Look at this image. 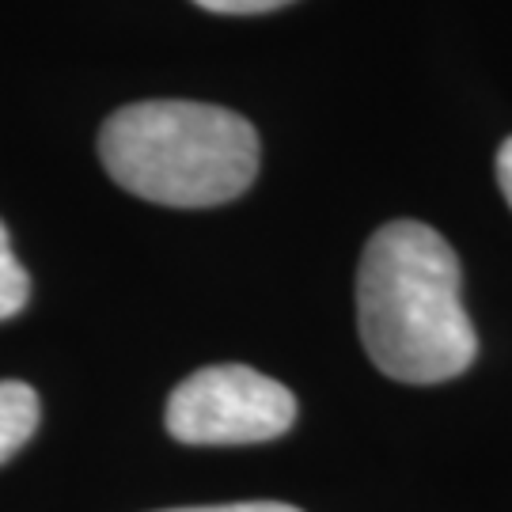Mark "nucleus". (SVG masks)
Returning a JSON list of instances; mask_svg holds the SVG:
<instances>
[{
    "label": "nucleus",
    "instance_id": "1",
    "mask_svg": "<svg viewBox=\"0 0 512 512\" xmlns=\"http://www.w3.org/2000/svg\"><path fill=\"white\" fill-rule=\"evenodd\" d=\"M357 327L372 365L399 384H444L478 353L459 258L437 228L391 220L357 266Z\"/></svg>",
    "mask_w": 512,
    "mask_h": 512
},
{
    "label": "nucleus",
    "instance_id": "2",
    "mask_svg": "<svg viewBox=\"0 0 512 512\" xmlns=\"http://www.w3.org/2000/svg\"><path fill=\"white\" fill-rule=\"evenodd\" d=\"M114 183L156 205L209 209L239 198L258 175V133L236 110L152 99L114 110L99 129Z\"/></svg>",
    "mask_w": 512,
    "mask_h": 512
},
{
    "label": "nucleus",
    "instance_id": "3",
    "mask_svg": "<svg viewBox=\"0 0 512 512\" xmlns=\"http://www.w3.org/2000/svg\"><path fill=\"white\" fill-rule=\"evenodd\" d=\"M167 433L179 444H262L296 425V399L285 384L247 365H209L186 376L167 399Z\"/></svg>",
    "mask_w": 512,
    "mask_h": 512
},
{
    "label": "nucleus",
    "instance_id": "4",
    "mask_svg": "<svg viewBox=\"0 0 512 512\" xmlns=\"http://www.w3.org/2000/svg\"><path fill=\"white\" fill-rule=\"evenodd\" d=\"M38 418H42V406H38L35 387L23 380H0V463H8L35 437Z\"/></svg>",
    "mask_w": 512,
    "mask_h": 512
},
{
    "label": "nucleus",
    "instance_id": "5",
    "mask_svg": "<svg viewBox=\"0 0 512 512\" xmlns=\"http://www.w3.org/2000/svg\"><path fill=\"white\" fill-rule=\"evenodd\" d=\"M31 300V277L19 266V258L12 255V243H8V228L0 220V323L12 319L27 308Z\"/></svg>",
    "mask_w": 512,
    "mask_h": 512
},
{
    "label": "nucleus",
    "instance_id": "6",
    "mask_svg": "<svg viewBox=\"0 0 512 512\" xmlns=\"http://www.w3.org/2000/svg\"><path fill=\"white\" fill-rule=\"evenodd\" d=\"M194 4H202L205 12H217V16H258V12L285 8L293 0H194Z\"/></svg>",
    "mask_w": 512,
    "mask_h": 512
},
{
    "label": "nucleus",
    "instance_id": "7",
    "mask_svg": "<svg viewBox=\"0 0 512 512\" xmlns=\"http://www.w3.org/2000/svg\"><path fill=\"white\" fill-rule=\"evenodd\" d=\"M160 512H300L285 501H236V505H190V509H160Z\"/></svg>",
    "mask_w": 512,
    "mask_h": 512
},
{
    "label": "nucleus",
    "instance_id": "8",
    "mask_svg": "<svg viewBox=\"0 0 512 512\" xmlns=\"http://www.w3.org/2000/svg\"><path fill=\"white\" fill-rule=\"evenodd\" d=\"M497 183H501V194H505V202L512 209V137L497 152Z\"/></svg>",
    "mask_w": 512,
    "mask_h": 512
}]
</instances>
